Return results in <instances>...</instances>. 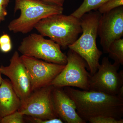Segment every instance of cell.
Masks as SVG:
<instances>
[{
	"label": "cell",
	"instance_id": "obj_10",
	"mask_svg": "<svg viewBox=\"0 0 123 123\" xmlns=\"http://www.w3.org/2000/svg\"><path fill=\"white\" fill-rule=\"evenodd\" d=\"M98 35L103 52L108 53L111 43L123 36V6L102 14Z\"/></svg>",
	"mask_w": 123,
	"mask_h": 123
},
{
	"label": "cell",
	"instance_id": "obj_12",
	"mask_svg": "<svg viewBox=\"0 0 123 123\" xmlns=\"http://www.w3.org/2000/svg\"><path fill=\"white\" fill-rule=\"evenodd\" d=\"M52 98L55 112L64 123H86L79 116L74 101L63 88L53 86Z\"/></svg>",
	"mask_w": 123,
	"mask_h": 123
},
{
	"label": "cell",
	"instance_id": "obj_22",
	"mask_svg": "<svg viewBox=\"0 0 123 123\" xmlns=\"http://www.w3.org/2000/svg\"><path fill=\"white\" fill-rule=\"evenodd\" d=\"M7 15V10L6 7L0 6V21H4Z\"/></svg>",
	"mask_w": 123,
	"mask_h": 123
},
{
	"label": "cell",
	"instance_id": "obj_20",
	"mask_svg": "<svg viewBox=\"0 0 123 123\" xmlns=\"http://www.w3.org/2000/svg\"><path fill=\"white\" fill-rule=\"evenodd\" d=\"M39 1L50 4L56 5L63 7L65 0H37Z\"/></svg>",
	"mask_w": 123,
	"mask_h": 123
},
{
	"label": "cell",
	"instance_id": "obj_21",
	"mask_svg": "<svg viewBox=\"0 0 123 123\" xmlns=\"http://www.w3.org/2000/svg\"><path fill=\"white\" fill-rule=\"evenodd\" d=\"M11 43L10 37L7 34H3L0 37V45H5Z\"/></svg>",
	"mask_w": 123,
	"mask_h": 123
},
{
	"label": "cell",
	"instance_id": "obj_16",
	"mask_svg": "<svg viewBox=\"0 0 123 123\" xmlns=\"http://www.w3.org/2000/svg\"><path fill=\"white\" fill-rule=\"evenodd\" d=\"M123 5V0H108L98 10L100 13L102 14Z\"/></svg>",
	"mask_w": 123,
	"mask_h": 123
},
{
	"label": "cell",
	"instance_id": "obj_7",
	"mask_svg": "<svg viewBox=\"0 0 123 123\" xmlns=\"http://www.w3.org/2000/svg\"><path fill=\"white\" fill-rule=\"evenodd\" d=\"M120 64H112L108 57H104L98 70L91 75L89 82V90L117 95L123 86V70L118 72Z\"/></svg>",
	"mask_w": 123,
	"mask_h": 123
},
{
	"label": "cell",
	"instance_id": "obj_25",
	"mask_svg": "<svg viewBox=\"0 0 123 123\" xmlns=\"http://www.w3.org/2000/svg\"><path fill=\"white\" fill-rule=\"evenodd\" d=\"M1 118H1V117H0V123H1Z\"/></svg>",
	"mask_w": 123,
	"mask_h": 123
},
{
	"label": "cell",
	"instance_id": "obj_24",
	"mask_svg": "<svg viewBox=\"0 0 123 123\" xmlns=\"http://www.w3.org/2000/svg\"><path fill=\"white\" fill-rule=\"evenodd\" d=\"M1 73L0 72V85L1 84L2 80V78L1 76Z\"/></svg>",
	"mask_w": 123,
	"mask_h": 123
},
{
	"label": "cell",
	"instance_id": "obj_23",
	"mask_svg": "<svg viewBox=\"0 0 123 123\" xmlns=\"http://www.w3.org/2000/svg\"><path fill=\"white\" fill-rule=\"evenodd\" d=\"M10 0H0V6L6 7L8 4Z\"/></svg>",
	"mask_w": 123,
	"mask_h": 123
},
{
	"label": "cell",
	"instance_id": "obj_15",
	"mask_svg": "<svg viewBox=\"0 0 123 123\" xmlns=\"http://www.w3.org/2000/svg\"><path fill=\"white\" fill-rule=\"evenodd\" d=\"M109 57L120 65H123V39L116 40L111 43L108 53Z\"/></svg>",
	"mask_w": 123,
	"mask_h": 123
},
{
	"label": "cell",
	"instance_id": "obj_8",
	"mask_svg": "<svg viewBox=\"0 0 123 123\" xmlns=\"http://www.w3.org/2000/svg\"><path fill=\"white\" fill-rule=\"evenodd\" d=\"M53 88L49 85L34 91L29 97L21 100L18 111L24 115L34 118L44 119L58 118L52 98Z\"/></svg>",
	"mask_w": 123,
	"mask_h": 123
},
{
	"label": "cell",
	"instance_id": "obj_9",
	"mask_svg": "<svg viewBox=\"0 0 123 123\" xmlns=\"http://www.w3.org/2000/svg\"><path fill=\"white\" fill-rule=\"evenodd\" d=\"M20 57L29 73L32 92L50 85L65 65L24 55H22Z\"/></svg>",
	"mask_w": 123,
	"mask_h": 123
},
{
	"label": "cell",
	"instance_id": "obj_17",
	"mask_svg": "<svg viewBox=\"0 0 123 123\" xmlns=\"http://www.w3.org/2000/svg\"><path fill=\"white\" fill-rule=\"evenodd\" d=\"M24 116L20 111H16L2 118L1 123H23Z\"/></svg>",
	"mask_w": 123,
	"mask_h": 123
},
{
	"label": "cell",
	"instance_id": "obj_11",
	"mask_svg": "<svg viewBox=\"0 0 123 123\" xmlns=\"http://www.w3.org/2000/svg\"><path fill=\"white\" fill-rule=\"evenodd\" d=\"M8 66H1L0 72L9 78L21 100L29 97L32 92L29 73L17 51L14 53Z\"/></svg>",
	"mask_w": 123,
	"mask_h": 123
},
{
	"label": "cell",
	"instance_id": "obj_1",
	"mask_svg": "<svg viewBox=\"0 0 123 123\" xmlns=\"http://www.w3.org/2000/svg\"><path fill=\"white\" fill-rule=\"evenodd\" d=\"M64 90L74 101L77 112L86 122L94 117L107 116L118 119L123 117V98L91 90H80L70 86Z\"/></svg>",
	"mask_w": 123,
	"mask_h": 123
},
{
	"label": "cell",
	"instance_id": "obj_4",
	"mask_svg": "<svg viewBox=\"0 0 123 123\" xmlns=\"http://www.w3.org/2000/svg\"><path fill=\"white\" fill-rule=\"evenodd\" d=\"M35 29L43 36L48 37L64 48L74 43L82 32L80 18L63 13L42 19Z\"/></svg>",
	"mask_w": 123,
	"mask_h": 123
},
{
	"label": "cell",
	"instance_id": "obj_13",
	"mask_svg": "<svg viewBox=\"0 0 123 123\" xmlns=\"http://www.w3.org/2000/svg\"><path fill=\"white\" fill-rule=\"evenodd\" d=\"M21 105V99L10 81L2 79L0 85V117L3 118L18 111Z\"/></svg>",
	"mask_w": 123,
	"mask_h": 123
},
{
	"label": "cell",
	"instance_id": "obj_3",
	"mask_svg": "<svg viewBox=\"0 0 123 123\" xmlns=\"http://www.w3.org/2000/svg\"><path fill=\"white\" fill-rule=\"evenodd\" d=\"M19 10L20 16L10 23L8 28L14 33L27 34L34 29L45 18L63 13L62 6L50 4L37 0H15L14 11Z\"/></svg>",
	"mask_w": 123,
	"mask_h": 123
},
{
	"label": "cell",
	"instance_id": "obj_19",
	"mask_svg": "<svg viewBox=\"0 0 123 123\" xmlns=\"http://www.w3.org/2000/svg\"><path fill=\"white\" fill-rule=\"evenodd\" d=\"M31 121L35 123H63V121L59 118H54L51 119H42L39 118L30 117V118Z\"/></svg>",
	"mask_w": 123,
	"mask_h": 123
},
{
	"label": "cell",
	"instance_id": "obj_6",
	"mask_svg": "<svg viewBox=\"0 0 123 123\" xmlns=\"http://www.w3.org/2000/svg\"><path fill=\"white\" fill-rule=\"evenodd\" d=\"M67 62L63 70L50 84L54 87H75L82 90H89L91 75L87 72V64L77 53L69 49L67 55Z\"/></svg>",
	"mask_w": 123,
	"mask_h": 123
},
{
	"label": "cell",
	"instance_id": "obj_14",
	"mask_svg": "<svg viewBox=\"0 0 123 123\" xmlns=\"http://www.w3.org/2000/svg\"><path fill=\"white\" fill-rule=\"evenodd\" d=\"M108 0H84L80 7L71 15L80 18L85 14L92 11H97Z\"/></svg>",
	"mask_w": 123,
	"mask_h": 123
},
{
	"label": "cell",
	"instance_id": "obj_18",
	"mask_svg": "<svg viewBox=\"0 0 123 123\" xmlns=\"http://www.w3.org/2000/svg\"><path fill=\"white\" fill-rule=\"evenodd\" d=\"M88 121L91 123H123V119H118L110 117L101 116L91 118Z\"/></svg>",
	"mask_w": 123,
	"mask_h": 123
},
{
	"label": "cell",
	"instance_id": "obj_5",
	"mask_svg": "<svg viewBox=\"0 0 123 123\" xmlns=\"http://www.w3.org/2000/svg\"><path fill=\"white\" fill-rule=\"evenodd\" d=\"M61 46L40 34L33 33L24 38L18 48L23 55L59 64L65 65L67 55L62 51Z\"/></svg>",
	"mask_w": 123,
	"mask_h": 123
},
{
	"label": "cell",
	"instance_id": "obj_2",
	"mask_svg": "<svg viewBox=\"0 0 123 123\" xmlns=\"http://www.w3.org/2000/svg\"><path fill=\"white\" fill-rule=\"evenodd\" d=\"M101 13L98 11H91L84 14L80 19L82 34L74 43L68 46L86 62L91 75L97 72L102 52L97 44L98 29Z\"/></svg>",
	"mask_w": 123,
	"mask_h": 123
}]
</instances>
